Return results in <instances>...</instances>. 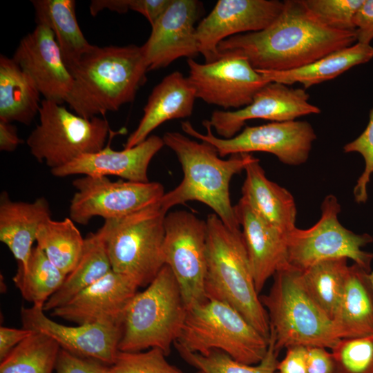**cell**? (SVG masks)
Listing matches in <instances>:
<instances>
[{
	"instance_id": "6da1fadb",
	"label": "cell",
	"mask_w": 373,
	"mask_h": 373,
	"mask_svg": "<svg viewBox=\"0 0 373 373\" xmlns=\"http://www.w3.org/2000/svg\"><path fill=\"white\" fill-rule=\"evenodd\" d=\"M355 31L328 28L315 20L300 0L284 1L278 17L266 28L222 41L219 58H245L257 70L287 71L352 46Z\"/></svg>"
},
{
	"instance_id": "7a4b0ae2",
	"label": "cell",
	"mask_w": 373,
	"mask_h": 373,
	"mask_svg": "<svg viewBox=\"0 0 373 373\" xmlns=\"http://www.w3.org/2000/svg\"><path fill=\"white\" fill-rule=\"evenodd\" d=\"M148 70L142 46H93L70 70L73 84L66 102L87 119L117 111L133 102Z\"/></svg>"
},
{
	"instance_id": "3957f363",
	"label": "cell",
	"mask_w": 373,
	"mask_h": 373,
	"mask_svg": "<svg viewBox=\"0 0 373 373\" xmlns=\"http://www.w3.org/2000/svg\"><path fill=\"white\" fill-rule=\"evenodd\" d=\"M162 140L177 155L184 178L177 187L164 193L160 201L162 207L168 212L173 206L196 200L213 209L229 229H240L231 202L229 185L232 177L245 170L255 157L243 153L222 159L213 145L192 140L178 132H166Z\"/></svg>"
},
{
	"instance_id": "277c9868",
	"label": "cell",
	"mask_w": 373,
	"mask_h": 373,
	"mask_svg": "<svg viewBox=\"0 0 373 373\" xmlns=\"http://www.w3.org/2000/svg\"><path fill=\"white\" fill-rule=\"evenodd\" d=\"M206 223L207 298L232 306L269 340V318L256 288L242 231L229 229L215 213L207 216Z\"/></svg>"
},
{
	"instance_id": "5b68a950",
	"label": "cell",
	"mask_w": 373,
	"mask_h": 373,
	"mask_svg": "<svg viewBox=\"0 0 373 373\" xmlns=\"http://www.w3.org/2000/svg\"><path fill=\"white\" fill-rule=\"evenodd\" d=\"M268 294L260 296L278 352L291 346L332 349L339 341L333 321L307 291L301 271H278Z\"/></svg>"
},
{
	"instance_id": "8992f818",
	"label": "cell",
	"mask_w": 373,
	"mask_h": 373,
	"mask_svg": "<svg viewBox=\"0 0 373 373\" xmlns=\"http://www.w3.org/2000/svg\"><path fill=\"white\" fill-rule=\"evenodd\" d=\"M186 312L178 283L164 265L128 305L119 350L140 352L157 347L168 356L181 333Z\"/></svg>"
},
{
	"instance_id": "52a82bcc",
	"label": "cell",
	"mask_w": 373,
	"mask_h": 373,
	"mask_svg": "<svg viewBox=\"0 0 373 373\" xmlns=\"http://www.w3.org/2000/svg\"><path fill=\"white\" fill-rule=\"evenodd\" d=\"M178 350L205 354L222 351L235 360L256 365L265 357L269 340L230 305L216 299L187 309Z\"/></svg>"
},
{
	"instance_id": "ba28073f",
	"label": "cell",
	"mask_w": 373,
	"mask_h": 373,
	"mask_svg": "<svg viewBox=\"0 0 373 373\" xmlns=\"http://www.w3.org/2000/svg\"><path fill=\"white\" fill-rule=\"evenodd\" d=\"M160 201L125 217L105 220L102 227L112 270L139 287H146L164 265L167 211Z\"/></svg>"
},
{
	"instance_id": "9c48e42d",
	"label": "cell",
	"mask_w": 373,
	"mask_h": 373,
	"mask_svg": "<svg viewBox=\"0 0 373 373\" xmlns=\"http://www.w3.org/2000/svg\"><path fill=\"white\" fill-rule=\"evenodd\" d=\"M39 117V122L26 143L31 155L50 170L62 167L82 155L102 150L108 139L124 131L111 130L104 118H84L45 99L41 102Z\"/></svg>"
},
{
	"instance_id": "30bf717a",
	"label": "cell",
	"mask_w": 373,
	"mask_h": 373,
	"mask_svg": "<svg viewBox=\"0 0 373 373\" xmlns=\"http://www.w3.org/2000/svg\"><path fill=\"white\" fill-rule=\"evenodd\" d=\"M321 210V216L313 226L306 229L296 227L285 234L289 265L303 271L321 260L346 258L370 272L373 253L363 247L372 243L373 237L355 233L341 224V207L335 195L325 197Z\"/></svg>"
},
{
	"instance_id": "8fae6325",
	"label": "cell",
	"mask_w": 373,
	"mask_h": 373,
	"mask_svg": "<svg viewBox=\"0 0 373 373\" xmlns=\"http://www.w3.org/2000/svg\"><path fill=\"white\" fill-rule=\"evenodd\" d=\"M202 124L206 129L205 134L196 131L188 121L182 122L181 127L186 135L213 145L221 157L264 152L273 154L285 164L298 166L307 162L312 144L316 139L312 126L305 121L245 126L240 133L229 139L214 135L207 119Z\"/></svg>"
},
{
	"instance_id": "7c38bea8",
	"label": "cell",
	"mask_w": 373,
	"mask_h": 373,
	"mask_svg": "<svg viewBox=\"0 0 373 373\" xmlns=\"http://www.w3.org/2000/svg\"><path fill=\"white\" fill-rule=\"evenodd\" d=\"M163 258L173 274L187 309L207 300V223L193 213L176 211L164 220Z\"/></svg>"
},
{
	"instance_id": "4fadbf2b",
	"label": "cell",
	"mask_w": 373,
	"mask_h": 373,
	"mask_svg": "<svg viewBox=\"0 0 373 373\" xmlns=\"http://www.w3.org/2000/svg\"><path fill=\"white\" fill-rule=\"evenodd\" d=\"M73 186L69 218L82 225L96 216L104 220L125 217L159 202L165 193L157 182H113L106 176L84 175L74 180Z\"/></svg>"
},
{
	"instance_id": "5bb4252c",
	"label": "cell",
	"mask_w": 373,
	"mask_h": 373,
	"mask_svg": "<svg viewBox=\"0 0 373 373\" xmlns=\"http://www.w3.org/2000/svg\"><path fill=\"white\" fill-rule=\"evenodd\" d=\"M189 82L196 98L223 108L240 109L269 83L245 58L222 57L210 63L188 59Z\"/></svg>"
},
{
	"instance_id": "9a60e30c",
	"label": "cell",
	"mask_w": 373,
	"mask_h": 373,
	"mask_svg": "<svg viewBox=\"0 0 373 373\" xmlns=\"http://www.w3.org/2000/svg\"><path fill=\"white\" fill-rule=\"evenodd\" d=\"M283 6L284 1L278 0H218L196 27L199 51L205 63L219 59L217 47L222 41L268 27Z\"/></svg>"
},
{
	"instance_id": "2e32d148",
	"label": "cell",
	"mask_w": 373,
	"mask_h": 373,
	"mask_svg": "<svg viewBox=\"0 0 373 373\" xmlns=\"http://www.w3.org/2000/svg\"><path fill=\"white\" fill-rule=\"evenodd\" d=\"M309 95L303 88H293L278 82H269L254 97L247 106L236 111H215L207 119L216 134L229 139L238 134L245 122L262 119L273 122L294 121L321 109L309 102Z\"/></svg>"
},
{
	"instance_id": "e0dca14e",
	"label": "cell",
	"mask_w": 373,
	"mask_h": 373,
	"mask_svg": "<svg viewBox=\"0 0 373 373\" xmlns=\"http://www.w3.org/2000/svg\"><path fill=\"white\" fill-rule=\"evenodd\" d=\"M202 8L196 0H171L142 46L149 70L165 68L181 57L194 59L200 53L195 24Z\"/></svg>"
},
{
	"instance_id": "ac0fdd59",
	"label": "cell",
	"mask_w": 373,
	"mask_h": 373,
	"mask_svg": "<svg viewBox=\"0 0 373 373\" xmlns=\"http://www.w3.org/2000/svg\"><path fill=\"white\" fill-rule=\"evenodd\" d=\"M139 287L129 278L111 270L64 305L51 311L77 325L122 327L125 312Z\"/></svg>"
},
{
	"instance_id": "d6986e66",
	"label": "cell",
	"mask_w": 373,
	"mask_h": 373,
	"mask_svg": "<svg viewBox=\"0 0 373 373\" xmlns=\"http://www.w3.org/2000/svg\"><path fill=\"white\" fill-rule=\"evenodd\" d=\"M23 328L43 333L75 355L111 365L119 351L122 327L101 324L63 325L49 318L43 307H22Z\"/></svg>"
},
{
	"instance_id": "ffe728a7",
	"label": "cell",
	"mask_w": 373,
	"mask_h": 373,
	"mask_svg": "<svg viewBox=\"0 0 373 373\" xmlns=\"http://www.w3.org/2000/svg\"><path fill=\"white\" fill-rule=\"evenodd\" d=\"M12 58L31 77L45 99L66 102L73 79L48 27L37 25L21 39Z\"/></svg>"
},
{
	"instance_id": "44dd1931",
	"label": "cell",
	"mask_w": 373,
	"mask_h": 373,
	"mask_svg": "<svg viewBox=\"0 0 373 373\" xmlns=\"http://www.w3.org/2000/svg\"><path fill=\"white\" fill-rule=\"evenodd\" d=\"M112 139L102 150L82 155L62 167L50 170L52 175L59 178L73 175H115L131 182H149V165L155 155L164 146L162 137L150 135L142 143L122 151L111 148Z\"/></svg>"
},
{
	"instance_id": "7402d4cb",
	"label": "cell",
	"mask_w": 373,
	"mask_h": 373,
	"mask_svg": "<svg viewBox=\"0 0 373 373\" xmlns=\"http://www.w3.org/2000/svg\"><path fill=\"white\" fill-rule=\"evenodd\" d=\"M234 209L242 228L245 247L259 294L269 278L290 266L285 233L268 224L241 199Z\"/></svg>"
},
{
	"instance_id": "603a6c76",
	"label": "cell",
	"mask_w": 373,
	"mask_h": 373,
	"mask_svg": "<svg viewBox=\"0 0 373 373\" xmlns=\"http://www.w3.org/2000/svg\"><path fill=\"white\" fill-rule=\"evenodd\" d=\"M195 99L194 88L182 73L175 71L164 77L152 90L144 107L143 115L127 138L124 149L142 143L166 121L191 115Z\"/></svg>"
},
{
	"instance_id": "cb8c5ba5",
	"label": "cell",
	"mask_w": 373,
	"mask_h": 373,
	"mask_svg": "<svg viewBox=\"0 0 373 373\" xmlns=\"http://www.w3.org/2000/svg\"><path fill=\"white\" fill-rule=\"evenodd\" d=\"M51 218L48 200H12L6 191L0 196V240L10 249L18 264L26 266L36 241L39 226Z\"/></svg>"
},
{
	"instance_id": "d4e9b609",
	"label": "cell",
	"mask_w": 373,
	"mask_h": 373,
	"mask_svg": "<svg viewBox=\"0 0 373 373\" xmlns=\"http://www.w3.org/2000/svg\"><path fill=\"white\" fill-rule=\"evenodd\" d=\"M241 200L268 224L286 233L296 227V206L292 194L269 180L255 157L245 169Z\"/></svg>"
},
{
	"instance_id": "484cf974",
	"label": "cell",
	"mask_w": 373,
	"mask_h": 373,
	"mask_svg": "<svg viewBox=\"0 0 373 373\" xmlns=\"http://www.w3.org/2000/svg\"><path fill=\"white\" fill-rule=\"evenodd\" d=\"M369 274L355 263L349 265L333 319L340 339L373 334V287Z\"/></svg>"
},
{
	"instance_id": "4316f807",
	"label": "cell",
	"mask_w": 373,
	"mask_h": 373,
	"mask_svg": "<svg viewBox=\"0 0 373 373\" xmlns=\"http://www.w3.org/2000/svg\"><path fill=\"white\" fill-rule=\"evenodd\" d=\"M37 25L53 32L64 61L70 71L94 45L82 33L75 13L74 0H32Z\"/></svg>"
},
{
	"instance_id": "83f0119b",
	"label": "cell",
	"mask_w": 373,
	"mask_h": 373,
	"mask_svg": "<svg viewBox=\"0 0 373 373\" xmlns=\"http://www.w3.org/2000/svg\"><path fill=\"white\" fill-rule=\"evenodd\" d=\"M373 58L370 44L356 42L328 54L309 64L287 71L257 70L269 82L287 86L299 83L305 88L336 78L351 68Z\"/></svg>"
},
{
	"instance_id": "f1b7e54d",
	"label": "cell",
	"mask_w": 373,
	"mask_h": 373,
	"mask_svg": "<svg viewBox=\"0 0 373 373\" xmlns=\"http://www.w3.org/2000/svg\"><path fill=\"white\" fill-rule=\"evenodd\" d=\"M40 92L12 58L0 55V121L32 123L39 114Z\"/></svg>"
},
{
	"instance_id": "f546056e",
	"label": "cell",
	"mask_w": 373,
	"mask_h": 373,
	"mask_svg": "<svg viewBox=\"0 0 373 373\" xmlns=\"http://www.w3.org/2000/svg\"><path fill=\"white\" fill-rule=\"evenodd\" d=\"M111 270L104 232L101 227L84 239V248L76 265L66 275L59 289L46 303L44 310L52 311L64 305Z\"/></svg>"
},
{
	"instance_id": "4dcf8cb0",
	"label": "cell",
	"mask_w": 373,
	"mask_h": 373,
	"mask_svg": "<svg viewBox=\"0 0 373 373\" xmlns=\"http://www.w3.org/2000/svg\"><path fill=\"white\" fill-rule=\"evenodd\" d=\"M37 246L65 275L76 265L84 248V238L70 218H49L39 227Z\"/></svg>"
},
{
	"instance_id": "1f68e13d",
	"label": "cell",
	"mask_w": 373,
	"mask_h": 373,
	"mask_svg": "<svg viewBox=\"0 0 373 373\" xmlns=\"http://www.w3.org/2000/svg\"><path fill=\"white\" fill-rule=\"evenodd\" d=\"M66 275L37 247H34L26 266L18 264L12 280L23 298L43 307L63 284Z\"/></svg>"
},
{
	"instance_id": "d6a6232c",
	"label": "cell",
	"mask_w": 373,
	"mask_h": 373,
	"mask_svg": "<svg viewBox=\"0 0 373 373\" xmlns=\"http://www.w3.org/2000/svg\"><path fill=\"white\" fill-rule=\"evenodd\" d=\"M349 265L346 258L319 261L301 271L304 285L333 321L341 299Z\"/></svg>"
},
{
	"instance_id": "836d02e7",
	"label": "cell",
	"mask_w": 373,
	"mask_h": 373,
	"mask_svg": "<svg viewBox=\"0 0 373 373\" xmlns=\"http://www.w3.org/2000/svg\"><path fill=\"white\" fill-rule=\"evenodd\" d=\"M61 347L48 336L33 331L0 364V373H52Z\"/></svg>"
},
{
	"instance_id": "e575fe53",
	"label": "cell",
	"mask_w": 373,
	"mask_h": 373,
	"mask_svg": "<svg viewBox=\"0 0 373 373\" xmlns=\"http://www.w3.org/2000/svg\"><path fill=\"white\" fill-rule=\"evenodd\" d=\"M182 358L202 373H275L278 363L274 338L270 333L267 353L256 365L240 363L220 350L205 354L178 350Z\"/></svg>"
},
{
	"instance_id": "d590c367",
	"label": "cell",
	"mask_w": 373,
	"mask_h": 373,
	"mask_svg": "<svg viewBox=\"0 0 373 373\" xmlns=\"http://www.w3.org/2000/svg\"><path fill=\"white\" fill-rule=\"evenodd\" d=\"M331 352L336 373H373V334L340 339Z\"/></svg>"
},
{
	"instance_id": "8d00e7d4",
	"label": "cell",
	"mask_w": 373,
	"mask_h": 373,
	"mask_svg": "<svg viewBox=\"0 0 373 373\" xmlns=\"http://www.w3.org/2000/svg\"><path fill=\"white\" fill-rule=\"evenodd\" d=\"M309 14L335 30L355 31L354 16L364 0H300Z\"/></svg>"
},
{
	"instance_id": "74e56055",
	"label": "cell",
	"mask_w": 373,
	"mask_h": 373,
	"mask_svg": "<svg viewBox=\"0 0 373 373\" xmlns=\"http://www.w3.org/2000/svg\"><path fill=\"white\" fill-rule=\"evenodd\" d=\"M166 354L157 347L140 352L119 350L111 373H184L169 363Z\"/></svg>"
},
{
	"instance_id": "f35d334b",
	"label": "cell",
	"mask_w": 373,
	"mask_h": 373,
	"mask_svg": "<svg viewBox=\"0 0 373 373\" xmlns=\"http://www.w3.org/2000/svg\"><path fill=\"white\" fill-rule=\"evenodd\" d=\"M345 153H357L363 158L365 167L353 189L356 203H365L368 198L367 186L373 174V108L369 114V122L363 133L343 146Z\"/></svg>"
},
{
	"instance_id": "ab89813d",
	"label": "cell",
	"mask_w": 373,
	"mask_h": 373,
	"mask_svg": "<svg viewBox=\"0 0 373 373\" xmlns=\"http://www.w3.org/2000/svg\"><path fill=\"white\" fill-rule=\"evenodd\" d=\"M56 373H111V365L99 361L82 357L60 349Z\"/></svg>"
},
{
	"instance_id": "60d3db41",
	"label": "cell",
	"mask_w": 373,
	"mask_h": 373,
	"mask_svg": "<svg viewBox=\"0 0 373 373\" xmlns=\"http://www.w3.org/2000/svg\"><path fill=\"white\" fill-rule=\"evenodd\" d=\"M356 42L370 44L373 40V0H364L354 18Z\"/></svg>"
},
{
	"instance_id": "b9f144b4",
	"label": "cell",
	"mask_w": 373,
	"mask_h": 373,
	"mask_svg": "<svg viewBox=\"0 0 373 373\" xmlns=\"http://www.w3.org/2000/svg\"><path fill=\"white\" fill-rule=\"evenodd\" d=\"M307 373H336L333 355L322 347H307Z\"/></svg>"
},
{
	"instance_id": "7bdbcfd3",
	"label": "cell",
	"mask_w": 373,
	"mask_h": 373,
	"mask_svg": "<svg viewBox=\"0 0 373 373\" xmlns=\"http://www.w3.org/2000/svg\"><path fill=\"white\" fill-rule=\"evenodd\" d=\"M277 373H307V347L291 346L287 348L284 358L278 361Z\"/></svg>"
},
{
	"instance_id": "ee69618b",
	"label": "cell",
	"mask_w": 373,
	"mask_h": 373,
	"mask_svg": "<svg viewBox=\"0 0 373 373\" xmlns=\"http://www.w3.org/2000/svg\"><path fill=\"white\" fill-rule=\"evenodd\" d=\"M171 0H128L129 10L142 15L152 26L166 9Z\"/></svg>"
},
{
	"instance_id": "f6af8a7d",
	"label": "cell",
	"mask_w": 373,
	"mask_h": 373,
	"mask_svg": "<svg viewBox=\"0 0 373 373\" xmlns=\"http://www.w3.org/2000/svg\"><path fill=\"white\" fill-rule=\"evenodd\" d=\"M33 331L22 328L16 329L1 326L0 327V360L4 359L10 352Z\"/></svg>"
},
{
	"instance_id": "bcb514c9",
	"label": "cell",
	"mask_w": 373,
	"mask_h": 373,
	"mask_svg": "<svg viewBox=\"0 0 373 373\" xmlns=\"http://www.w3.org/2000/svg\"><path fill=\"white\" fill-rule=\"evenodd\" d=\"M17 135V129L10 122L0 121V150L12 152L23 143Z\"/></svg>"
},
{
	"instance_id": "7dc6e473",
	"label": "cell",
	"mask_w": 373,
	"mask_h": 373,
	"mask_svg": "<svg viewBox=\"0 0 373 373\" xmlns=\"http://www.w3.org/2000/svg\"><path fill=\"white\" fill-rule=\"evenodd\" d=\"M369 276H370V281H371V283H372V287H373V271H371L370 272Z\"/></svg>"
},
{
	"instance_id": "c3c4849f",
	"label": "cell",
	"mask_w": 373,
	"mask_h": 373,
	"mask_svg": "<svg viewBox=\"0 0 373 373\" xmlns=\"http://www.w3.org/2000/svg\"><path fill=\"white\" fill-rule=\"evenodd\" d=\"M198 373H202V372H201L199 371Z\"/></svg>"
},
{
	"instance_id": "681fc988",
	"label": "cell",
	"mask_w": 373,
	"mask_h": 373,
	"mask_svg": "<svg viewBox=\"0 0 373 373\" xmlns=\"http://www.w3.org/2000/svg\"><path fill=\"white\" fill-rule=\"evenodd\" d=\"M275 373H277L276 372Z\"/></svg>"
},
{
	"instance_id": "f907efd6",
	"label": "cell",
	"mask_w": 373,
	"mask_h": 373,
	"mask_svg": "<svg viewBox=\"0 0 373 373\" xmlns=\"http://www.w3.org/2000/svg\"></svg>"
}]
</instances>
